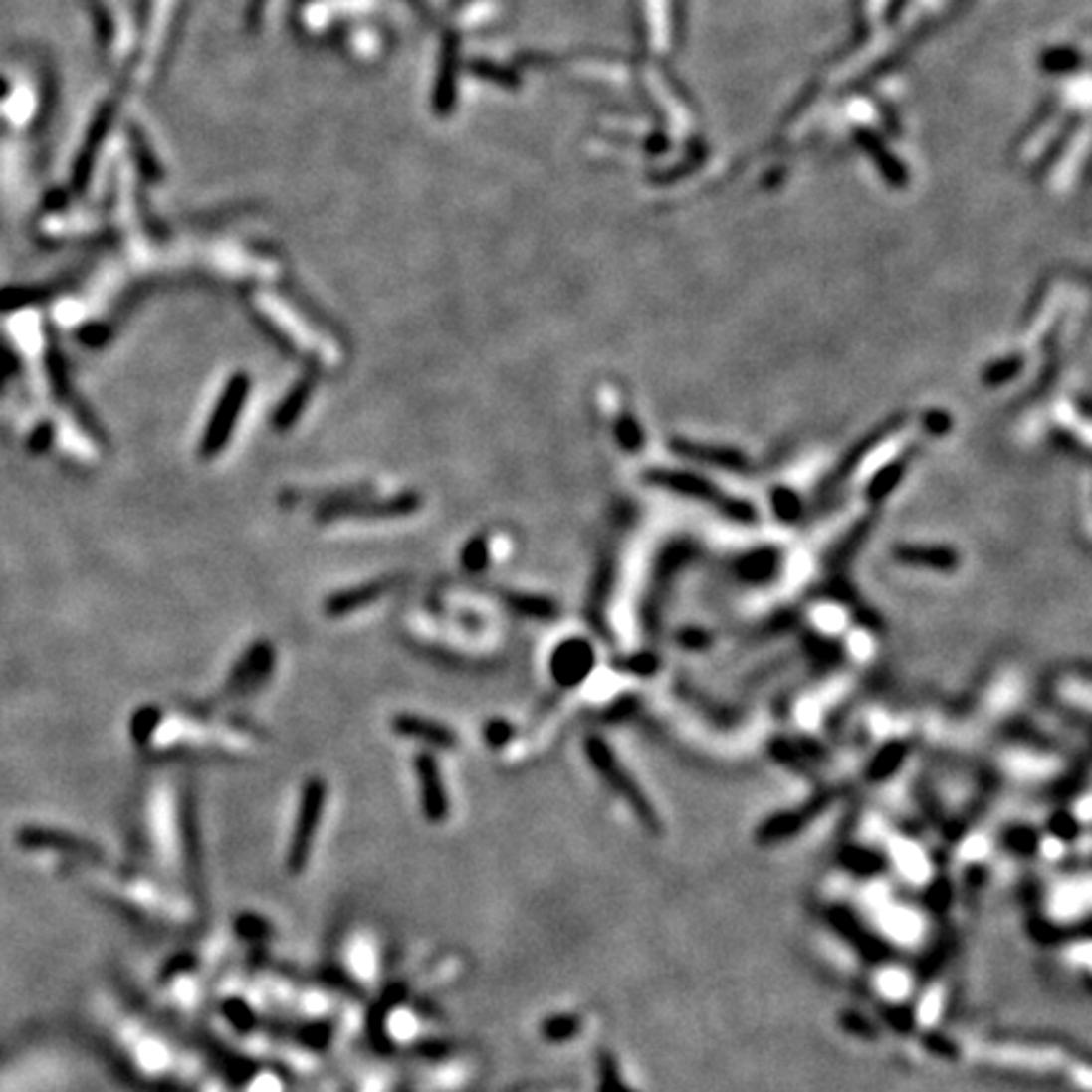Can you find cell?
Here are the masks:
<instances>
[{
    "label": "cell",
    "instance_id": "obj_15",
    "mask_svg": "<svg viewBox=\"0 0 1092 1092\" xmlns=\"http://www.w3.org/2000/svg\"><path fill=\"white\" fill-rule=\"evenodd\" d=\"M509 602L517 612H522V615L527 617H537V620H546V617L556 615V604L549 602L546 597H534V594H511Z\"/></svg>",
    "mask_w": 1092,
    "mask_h": 1092
},
{
    "label": "cell",
    "instance_id": "obj_11",
    "mask_svg": "<svg viewBox=\"0 0 1092 1092\" xmlns=\"http://www.w3.org/2000/svg\"><path fill=\"white\" fill-rule=\"evenodd\" d=\"M18 842H23L26 847H46V850H54V852H72V855L100 860V847H94L92 842L87 840H79V837H72V834H59V832H49V829L28 827L18 834Z\"/></svg>",
    "mask_w": 1092,
    "mask_h": 1092
},
{
    "label": "cell",
    "instance_id": "obj_6",
    "mask_svg": "<svg viewBox=\"0 0 1092 1092\" xmlns=\"http://www.w3.org/2000/svg\"><path fill=\"white\" fill-rule=\"evenodd\" d=\"M271 668H274V648H271V642H256L238 660L236 668H233L231 678L226 683V693L228 696H241V693L253 691V688L271 676Z\"/></svg>",
    "mask_w": 1092,
    "mask_h": 1092
},
{
    "label": "cell",
    "instance_id": "obj_18",
    "mask_svg": "<svg viewBox=\"0 0 1092 1092\" xmlns=\"http://www.w3.org/2000/svg\"><path fill=\"white\" fill-rule=\"evenodd\" d=\"M511 736H514V726L506 724V721H489L484 726V739L491 747H504Z\"/></svg>",
    "mask_w": 1092,
    "mask_h": 1092
},
{
    "label": "cell",
    "instance_id": "obj_9",
    "mask_svg": "<svg viewBox=\"0 0 1092 1092\" xmlns=\"http://www.w3.org/2000/svg\"><path fill=\"white\" fill-rule=\"evenodd\" d=\"M392 729L395 734L407 736V739H417V742L428 744L435 749H456L458 736L451 726L440 724V721L425 719V716L417 714H400L392 719Z\"/></svg>",
    "mask_w": 1092,
    "mask_h": 1092
},
{
    "label": "cell",
    "instance_id": "obj_5",
    "mask_svg": "<svg viewBox=\"0 0 1092 1092\" xmlns=\"http://www.w3.org/2000/svg\"><path fill=\"white\" fill-rule=\"evenodd\" d=\"M415 776L417 789H420V807H423L425 819L433 824L445 822L448 814H451V801H448V791H445L440 766L433 754H420L415 759Z\"/></svg>",
    "mask_w": 1092,
    "mask_h": 1092
},
{
    "label": "cell",
    "instance_id": "obj_10",
    "mask_svg": "<svg viewBox=\"0 0 1092 1092\" xmlns=\"http://www.w3.org/2000/svg\"><path fill=\"white\" fill-rule=\"evenodd\" d=\"M587 754L592 757V762H594V766H597L599 774H602L604 779L609 781V784H615L617 791H620L625 799H630V804H635L637 812L648 814V817H650V809H645V799L637 794L635 784H632V781L627 779L625 774H622V768L617 766V762H615V757H612V752H609V747H604L599 739H589Z\"/></svg>",
    "mask_w": 1092,
    "mask_h": 1092
},
{
    "label": "cell",
    "instance_id": "obj_13",
    "mask_svg": "<svg viewBox=\"0 0 1092 1092\" xmlns=\"http://www.w3.org/2000/svg\"><path fill=\"white\" fill-rule=\"evenodd\" d=\"M312 395H314V382H312V379H309V377L299 379V382L294 384L292 390L286 392L284 400L279 402V407H276L274 420H271V423H274V428L279 430V433L294 428L299 417L304 415V410H307Z\"/></svg>",
    "mask_w": 1092,
    "mask_h": 1092
},
{
    "label": "cell",
    "instance_id": "obj_14",
    "mask_svg": "<svg viewBox=\"0 0 1092 1092\" xmlns=\"http://www.w3.org/2000/svg\"><path fill=\"white\" fill-rule=\"evenodd\" d=\"M676 451L686 458H696V461H719L721 468H731V471H747V461L736 451H714V448L696 443H676Z\"/></svg>",
    "mask_w": 1092,
    "mask_h": 1092
},
{
    "label": "cell",
    "instance_id": "obj_7",
    "mask_svg": "<svg viewBox=\"0 0 1092 1092\" xmlns=\"http://www.w3.org/2000/svg\"><path fill=\"white\" fill-rule=\"evenodd\" d=\"M397 582H400V576H382V579H374V582L359 584V587L344 589V592H334L325 602V612L329 617H346L351 612H359L362 607H367V604L377 602L379 597L392 592Z\"/></svg>",
    "mask_w": 1092,
    "mask_h": 1092
},
{
    "label": "cell",
    "instance_id": "obj_20",
    "mask_svg": "<svg viewBox=\"0 0 1092 1092\" xmlns=\"http://www.w3.org/2000/svg\"><path fill=\"white\" fill-rule=\"evenodd\" d=\"M620 435H622V443H625V448L630 445V448H635V443L640 440V430L635 428V423L632 420H627V417H622L620 420Z\"/></svg>",
    "mask_w": 1092,
    "mask_h": 1092
},
{
    "label": "cell",
    "instance_id": "obj_2",
    "mask_svg": "<svg viewBox=\"0 0 1092 1092\" xmlns=\"http://www.w3.org/2000/svg\"><path fill=\"white\" fill-rule=\"evenodd\" d=\"M327 807V784L322 779H309L302 789L299 799L297 819H294L292 842H289V855H286V867L292 875H302L312 857L314 840H317V827L322 822V812Z\"/></svg>",
    "mask_w": 1092,
    "mask_h": 1092
},
{
    "label": "cell",
    "instance_id": "obj_1",
    "mask_svg": "<svg viewBox=\"0 0 1092 1092\" xmlns=\"http://www.w3.org/2000/svg\"><path fill=\"white\" fill-rule=\"evenodd\" d=\"M248 395H251V377L243 372L233 374L226 382V387H223V392H220L213 412H210L208 428H205L203 438H200V458L210 461V458L226 451L228 440L236 433V423L238 417H241L243 407H246Z\"/></svg>",
    "mask_w": 1092,
    "mask_h": 1092
},
{
    "label": "cell",
    "instance_id": "obj_8",
    "mask_svg": "<svg viewBox=\"0 0 1092 1092\" xmlns=\"http://www.w3.org/2000/svg\"><path fill=\"white\" fill-rule=\"evenodd\" d=\"M592 670V648L584 640L561 642L559 650L551 655V676L559 686H576L589 676Z\"/></svg>",
    "mask_w": 1092,
    "mask_h": 1092
},
{
    "label": "cell",
    "instance_id": "obj_19",
    "mask_svg": "<svg viewBox=\"0 0 1092 1092\" xmlns=\"http://www.w3.org/2000/svg\"><path fill=\"white\" fill-rule=\"evenodd\" d=\"M51 440H54V428H51V423H44L36 428V433L31 435V443L28 445H31V451L34 453H44L49 451Z\"/></svg>",
    "mask_w": 1092,
    "mask_h": 1092
},
{
    "label": "cell",
    "instance_id": "obj_16",
    "mask_svg": "<svg viewBox=\"0 0 1092 1092\" xmlns=\"http://www.w3.org/2000/svg\"><path fill=\"white\" fill-rule=\"evenodd\" d=\"M159 721H162V714H159L157 706H144V709H139L137 714H134L132 719V739L137 744H147L149 739H152V734L157 731Z\"/></svg>",
    "mask_w": 1092,
    "mask_h": 1092
},
{
    "label": "cell",
    "instance_id": "obj_12",
    "mask_svg": "<svg viewBox=\"0 0 1092 1092\" xmlns=\"http://www.w3.org/2000/svg\"><path fill=\"white\" fill-rule=\"evenodd\" d=\"M895 559L903 561V564L941 571H951L959 564V556L949 546H918V544H903V546H898L895 549Z\"/></svg>",
    "mask_w": 1092,
    "mask_h": 1092
},
{
    "label": "cell",
    "instance_id": "obj_3",
    "mask_svg": "<svg viewBox=\"0 0 1092 1092\" xmlns=\"http://www.w3.org/2000/svg\"><path fill=\"white\" fill-rule=\"evenodd\" d=\"M423 506L417 494H397L392 499H362L359 494H339L319 506V519H397L410 517Z\"/></svg>",
    "mask_w": 1092,
    "mask_h": 1092
},
{
    "label": "cell",
    "instance_id": "obj_17",
    "mask_svg": "<svg viewBox=\"0 0 1092 1092\" xmlns=\"http://www.w3.org/2000/svg\"><path fill=\"white\" fill-rule=\"evenodd\" d=\"M463 569L468 571H484L489 564V542L486 537H476L466 544V549L461 554Z\"/></svg>",
    "mask_w": 1092,
    "mask_h": 1092
},
{
    "label": "cell",
    "instance_id": "obj_4",
    "mask_svg": "<svg viewBox=\"0 0 1092 1092\" xmlns=\"http://www.w3.org/2000/svg\"><path fill=\"white\" fill-rule=\"evenodd\" d=\"M645 478H648L653 486H658V489L676 491V494L688 496V499L711 501V504H716L724 514H729V517L734 519H754L752 504H744V501H736L731 499V496H724L714 484H711V481H703V478L693 476V473L650 471Z\"/></svg>",
    "mask_w": 1092,
    "mask_h": 1092
}]
</instances>
